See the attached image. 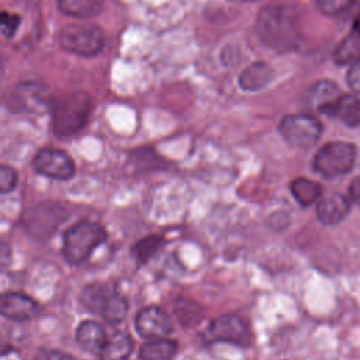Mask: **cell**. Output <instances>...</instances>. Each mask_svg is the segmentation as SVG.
I'll use <instances>...</instances> for the list:
<instances>
[{
	"mask_svg": "<svg viewBox=\"0 0 360 360\" xmlns=\"http://www.w3.org/2000/svg\"><path fill=\"white\" fill-rule=\"evenodd\" d=\"M256 30L267 46L290 51L301 38V11L292 3L267 4L257 14Z\"/></svg>",
	"mask_w": 360,
	"mask_h": 360,
	"instance_id": "cell-1",
	"label": "cell"
},
{
	"mask_svg": "<svg viewBox=\"0 0 360 360\" xmlns=\"http://www.w3.org/2000/svg\"><path fill=\"white\" fill-rule=\"evenodd\" d=\"M91 101L87 93L73 91L56 98L51 105L52 129L58 136H72L87 122Z\"/></svg>",
	"mask_w": 360,
	"mask_h": 360,
	"instance_id": "cell-2",
	"label": "cell"
},
{
	"mask_svg": "<svg viewBox=\"0 0 360 360\" xmlns=\"http://www.w3.org/2000/svg\"><path fill=\"white\" fill-rule=\"evenodd\" d=\"M105 238V229L97 222L80 221L72 225L63 235L62 250L65 260L72 266L82 264Z\"/></svg>",
	"mask_w": 360,
	"mask_h": 360,
	"instance_id": "cell-3",
	"label": "cell"
},
{
	"mask_svg": "<svg viewBox=\"0 0 360 360\" xmlns=\"http://www.w3.org/2000/svg\"><path fill=\"white\" fill-rule=\"evenodd\" d=\"M82 304L91 312L100 315L108 323L121 322L128 311V304L114 288L100 283L89 284L80 294Z\"/></svg>",
	"mask_w": 360,
	"mask_h": 360,
	"instance_id": "cell-4",
	"label": "cell"
},
{
	"mask_svg": "<svg viewBox=\"0 0 360 360\" xmlns=\"http://www.w3.org/2000/svg\"><path fill=\"white\" fill-rule=\"evenodd\" d=\"M356 162V146L350 142L333 141L318 149L312 159L314 170L326 179L349 173Z\"/></svg>",
	"mask_w": 360,
	"mask_h": 360,
	"instance_id": "cell-5",
	"label": "cell"
},
{
	"mask_svg": "<svg viewBox=\"0 0 360 360\" xmlns=\"http://www.w3.org/2000/svg\"><path fill=\"white\" fill-rule=\"evenodd\" d=\"M59 45L75 55L90 58L101 52L104 45L103 31L90 22L69 24L58 35Z\"/></svg>",
	"mask_w": 360,
	"mask_h": 360,
	"instance_id": "cell-6",
	"label": "cell"
},
{
	"mask_svg": "<svg viewBox=\"0 0 360 360\" xmlns=\"http://www.w3.org/2000/svg\"><path fill=\"white\" fill-rule=\"evenodd\" d=\"M278 131L290 145L311 148L322 135V124L309 114H290L280 121Z\"/></svg>",
	"mask_w": 360,
	"mask_h": 360,
	"instance_id": "cell-7",
	"label": "cell"
},
{
	"mask_svg": "<svg viewBox=\"0 0 360 360\" xmlns=\"http://www.w3.org/2000/svg\"><path fill=\"white\" fill-rule=\"evenodd\" d=\"M32 165L38 173L56 180H69L75 174V163L72 158L59 149H41L35 155Z\"/></svg>",
	"mask_w": 360,
	"mask_h": 360,
	"instance_id": "cell-8",
	"label": "cell"
},
{
	"mask_svg": "<svg viewBox=\"0 0 360 360\" xmlns=\"http://www.w3.org/2000/svg\"><path fill=\"white\" fill-rule=\"evenodd\" d=\"M205 339L208 342L242 345L248 340V326L240 316L225 314L210 322L205 330Z\"/></svg>",
	"mask_w": 360,
	"mask_h": 360,
	"instance_id": "cell-9",
	"label": "cell"
},
{
	"mask_svg": "<svg viewBox=\"0 0 360 360\" xmlns=\"http://www.w3.org/2000/svg\"><path fill=\"white\" fill-rule=\"evenodd\" d=\"M135 328L136 332L146 339L165 338L173 330L169 315L162 308L155 305L145 307L136 314Z\"/></svg>",
	"mask_w": 360,
	"mask_h": 360,
	"instance_id": "cell-10",
	"label": "cell"
},
{
	"mask_svg": "<svg viewBox=\"0 0 360 360\" xmlns=\"http://www.w3.org/2000/svg\"><path fill=\"white\" fill-rule=\"evenodd\" d=\"M38 304L22 292L10 291L1 295L0 312L13 321H28L38 314Z\"/></svg>",
	"mask_w": 360,
	"mask_h": 360,
	"instance_id": "cell-11",
	"label": "cell"
},
{
	"mask_svg": "<svg viewBox=\"0 0 360 360\" xmlns=\"http://www.w3.org/2000/svg\"><path fill=\"white\" fill-rule=\"evenodd\" d=\"M340 97L342 91L339 86L328 79L316 82L308 91L309 104L321 114H326L329 117L332 115V111Z\"/></svg>",
	"mask_w": 360,
	"mask_h": 360,
	"instance_id": "cell-12",
	"label": "cell"
},
{
	"mask_svg": "<svg viewBox=\"0 0 360 360\" xmlns=\"http://www.w3.org/2000/svg\"><path fill=\"white\" fill-rule=\"evenodd\" d=\"M350 198L340 193H332L321 198L316 205V217L323 225H336L342 222L350 211Z\"/></svg>",
	"mask_w": 360,
	"mask_h": 360,
	"instance_id": "cell-13",
	"label": "cell"
},
{
	"mask_svg": "<svg viewBox=\"0 0 360 360\" xmlns=\"http://www.w3.org/2000/svg\"><path fill=\"white\" fill-rule=\"evenodd\" d=\"M77 345L93 354H100L107 342V336L100 323L94 321H83L76 329Z\"/></svg>",
	"mask_w": 360,
	"mask_h": 360,
	"instance_id": "cell-14",
	"label": "cell"
},
{
	"mask_svg": "<svg viewBox=\"0 0 360 360\" xmlns=\"http://www.w3.org/2000/svg\"><path fill=\"white\" fill-rule=\"evenodd\" d=\"M273 79V69L266 62L249 65L239 76V86L245 91H257L264 89Z\"/></svg>",
	"mask_w": 360,
	"mask_h": 360,
	"instance_id": "cell-15",
	"label": "cell"
},
{
	"mask_svg": "<svg viewBox=\"0 0 360 360\" xmlns=\"http://www.w3.org/2000/svg\"><path fill=\"white\" fill-rule=\"evenodd\" d=\"M132 339L127 332H115L107 338L100 352V360H127L132 352Z\"/></svg>",
	"mask_w": 360,
	"mask_h": 360,
	"instance_id": "cell-16",
	"label": "cell"
},
{
	"mask_svg": "<svg viewBox=\"0 0 360 360\" xmlns=\"http://www.w3.org/2000/svg\"><path fill=\"white\" fill-rule=\"evenodd\" d=\"M350 128H360V100L354 94H342L332 115Z\"/></svg>",
	"mask_w": 360,
	"mask_h": 360,
	"instance_id": "cell-17",
	"label": "cell"
},
{
	"mask_svg": "<svg viewBox=\"0 0 360 360\" xmlns=\"http://www.w3.org/2000/svg\"><path fill=\"white\" fill-rule=\"evenodd\" d=\"M104 6V0H58L59 10L73 18H91L97 15Z\"/></svg>",
	"mask_w": 360,
	"mask_h": 360,
	"instance_id": "cell-18",
	"label": "cell"
},
{
	"mask_svg": "<svg viewBox=\"0 0 360 360\" xmlns=\"http://www.w3.org/2000/svg\"><path fill=\"white\" fill-rule=\"evenodd\" d=\"M177 352V343L167 338H158L146 342L139 349L142 360H172Z\"/></svg>",
	"mask_w": 360,
	"mask_h": 360,
	"instance_id": "cell-19",
	"label": "cell"
},
{
	"mask_svg": "<svg viewBox=\"0 0 360 360\" xmlns=\"http://www.w3.org/2000/svg\"><path fill=\"white\" fill-rule=\"evenodd\" d=\"M333 60L340 66H350L360 60V34L352 31L345 37L333 52Z\"/></svg>",
	"mask_w": 360,
	"mask_h": 360,
	"instance_id": "cell-20",
	"label": "cell"
},
{
	"mask_svg": "<svg viewBox=\"0 0 360 360\" xmlns=\"http://www.w3.org/2000/svg\"><path fill=\"white\" fill-rule=\"evenodd\" d=\"M290 190L295 201L302 207H308L314 204L322 193V188L316 181H312L305 177H298L292 180L290 184Z\"/></svg>",
	"mask_w": 360,
	"mask_h": 360,
	"instance_id": "cell-21",
	"label": "cell"
},
{
	"mask_svg": "<svg viewBox=\"0 0 360 360\" xmlns=\"http://www.w3.org/2000/svg\"><path fill=\"white\" fill-rule=\"evenodd\" d=\"M163 242H165V239L160 235L145 236L132 246L131 253L138 264H145L158 253V250L162 248Z\"/></svg>",
	"mask_w": 360,
	"mask_h": 360,
	"instance_id": "cell-22",
	"label": "cell"
},
{
	"mask_svg": "<svg viewBox=\"0 0 360 360\" xmlns=\"http://www.w3.org/2000/svg\"><path fill=\"white\" fill-rule=\"evenodd\" d=\"M129 163L134 166V170L136 172H150V170H160L166 167L165 162L149 149L134 150V153L131 155Z\"/></svg>",
	"mask_w": 360,
	"mask_h": 360,
	"instance_id": "cell-23",
	"label": "cell"
},
{
	"mask_svg": "<svg viewBox=\"0 0 360 360\" xmlns=\"http://www.w3.org/2000/svg\"><path fill=\"white\" fill-rule=\"evenodd\" d=\"M174 314L179 321L187 326L197 325L202 316V309L191 300L179 298L174 302Z\"/></svg>",
	"mask_w": 360,
	"mask_h": 360,
	"instance_id": "cell-24",
	"label": "cell"
},
{
	"mask_svg": "<svg viewBox=\"0 0 360 360\" xmlns=\"http://www.w3.org/2000/svg\"><path fill=\"white\" fill-rule=\"evenodd\" d=\"M357 0H314V4L323 15H339L349 10Z\"/></svg>",
	"mask_w": 360,
	"mask_h": 360,
	"instance_id": "cell-25",
	"label": "cell"
},
{
	"mask_svg": "<svg viewBox=\"0 0 360 360\" xmlns=\"http://www.w3.org/2000/svg\"><path fill=\"white\" fill-rule=\"evenodd\" d=\"M17 184V173L14 169H11L10 166L3 165L0 167V191L1 193H8L11 190H14Z\"/></svg>",
	"mask_w": 360,
	"mask_h": 360,
	"instance_id": "cell-26",
	"label": "cell"
},
{
	"mask_svg": "<svg viewBox=\"0 0 360 360\" xmlns=\"http://www.w3.org/2000/svg\"><path fill=\"white\" fill-rule=\"evenodd\" d=\"M21 22L20 15L4 11L1 14V32L4 37H13Z\"/></svg>",
	"mask_w": 360,
	"mask_h": 360,
	"instance_id": "cell-27",
	"label": "cell"
},
{
	"mask_svg": "<svg viewBox=\"0 0 360 360\" xmlns=\"http://www.w3.org/2000/svg\"><path fill=\"white\" fill-rule=\"evenodd\" d=\"M346 83L353 93L360 94V60L349 66L346 72Z\"/></svg>",
	"mask_w": 360,
	"mask_h": 360,
	"instance_id": "cell-28",
	"label": "cell"
},
{
	"mask_svg": "<svg viewBox=\"0 0 360 360\" xmlns=\"http://www.w3.org/2000/svg\"><path fill=\"white\" fill-rule=\"evenodd\" d=\"M38 360H75L70 354H66L59 350H45L39 354Z\"/></svg>",
	"mask_w": 360,
	"mask_h": 360,
	"instance_id": "cell-29",
	"label": "cell"
},
{
	"mask_svg": "<svg viewBox=\"0 0 360 360\" xmlns=\"http://www.w3.org/2000/svg\"><path fill=\"white\" fill-rule=\"evenodd\" d=\"M349 198L354 204L360 205V176H357L352 180V183L349 186Z\"/></svg>",
	"mask_w": 360,
	"mask_h": 360,
	"instance_id": "cell-30",
	"label": "cell"
},
{
	"mask_svg": "<svg viewBox=\"0 0 360 360\" xmlns=\"http://www.w3.org/2000/svg\"><path fill=\"white\" fill-rule=\"evenodd\" d=\"M352 31L353 32H357L360 34V11L356 14V17L353 18V22H352Z\"/></svg>",
	"mask_w": 360,
	"mask_h": 360,
	"instance_id": "cell-31",
	"label": "cell"
},
{
	"mask_svg": "<svg viewBox=\"0 0 360 360\" xmlns=\"http://www.w3.org/2000/svg\"><path fill=\"white\" fill-rule=\"evenodd\" d=\"M8 253H10V250H8V246H7V243H1V264L3 266H6V263H7V256H8Z\"/></svg>",
	"mask_w": 360,
	"mask_h": 360,
	"instance_id": "cell-32",
	"label": "cell"
},
{
	"mask_svg": "<svg viewBox=\"0 0 360 360\" xmlns=\"http://www.w3.org/2000/svg\"><path fill=\"white\" fill-rule=\"evenodd\" d=\"M232 1H256V0H232Z\"/></svg>",
	"mask_w": 360,
	"mask_h": 360,
	"instance_id": "cell-33",
	"label": "cell"
}]
</instances>
